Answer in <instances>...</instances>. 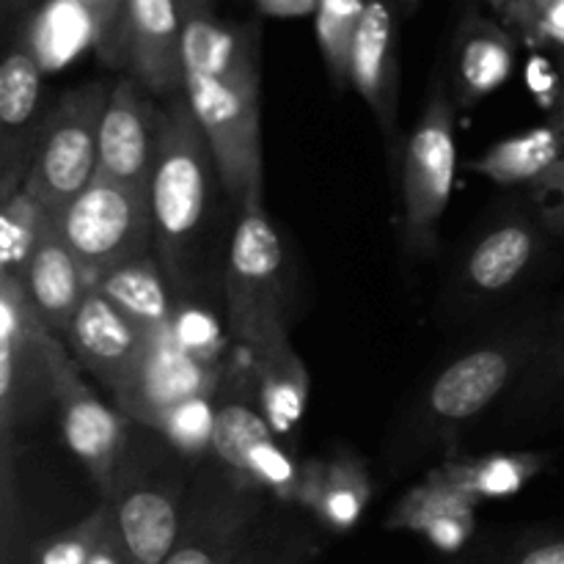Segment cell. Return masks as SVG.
I'll list each match as a JSON object with an SVG mask.
<instances>
[{
	"label": "cell",
	"mask_w": 564,
	"mask_h": 564,
	"mask_svg": "<svg viewBox=\"0 0 564 564\" xmlns=\"http://www.w3.org/2000/svg\"><path fill=\"white\" fill-rule=\"evenodd\" d=\"M185 97L213 147L226 193L262 204L257 28H226L213 11L182 20Z\"/></svg>",
	"instance_id": "1"
},
{
	"label": "cell",
	"mask_w": 564,
	"mask_h": 564,
	"mask_svg": "<svg viewBox=\"0 0 564 564\" xmlns=\"http://www.w3.org/2000/svg\"><path fill=\"white\" fill-rule=\"evenodd\" d=\"M209 163H215V158L207 132L198 124L187 97L176 99L160 113L158 149L149 176L154 237L171 268L204 218Z\"/></svg>",
	"instance_id": "2"
},
{
	"label": "cell",
	"mask_w": 564,
	"mask_h": 564,
	"mask_svg": "<svg viewBox=\"0 0 564 564\" xmlns=\"http://www.w3.org/2000/svg\"><path fill=\"white\" fill-rule=\"evenodd\" d=\"M53 226L97 284L99 275L147 251L154 235L149 187L94 176L86 191L53 215Z\"/></svg>",
	"instance_id": "3"
},
{
	"label": "cell",
	"mask_w": 564,
	"mask_h": 564,
	"mask_svg": "<svg viewBox=\"0 0 564 564\" xmlns=\"http://www.w3.org/2000/svg\"><path fill=\"white\" fill-rule=\"evenodd\" d=\"M66 361L58 334L39 317L20 275L0 273V413L6 435L11 424L55 400Z\"/></svg>",
	"instance_id": "4"
},
{
	"label": "cell",
	"mask_w": 564,
	"mask_h": 564,
	"mask_svg": "<svg viewBox=\"0 0 564 564\" xmlns=\"http://www.w3.org/2000/svg\"><path fill=\"white\" fill-rule=\"evenodd\" d=\"M281 242L264 204H246L229 248L226 303L229 325L248 350L286 334L281 312Z\"/></svg>",
	"instance_id": "5"
},
{
	"label": "cell",
	"mask_w": 564,
	"mask_h": 564,
	"mask_svg": "<svg viewBox=\"0 0 564 564\" xmlns=\"http://www.w3.org/2000/svg\"><path fill=\"white\" fill-rule=\"evenodd\" d=\"M108 94L99 83L75 88L66 94L44 127V138L28 169L25 185L36 193L50 215L86 191L97 176L99 124Z\"/></svg>",
	"instance_id": "6"
},
{
	"label": "cell",
	"mask_w": 564,
	"mask_h": 564,
	"mask_svg": "<svg viewBox=\"0 0 564 564\" xmlns=\"http://www.w3.org/2000/svg\"><path fill=\"white\" fill-rule=\"evenodd\" d=\"M455 119L446 97L435 99L405 147L402 202L411 240H424L444 215L455 185Z\"/></svg>",
	"instance_id": "7"
},
{
	"label": "cell",
	"mask_w": 564,
	"mask_h": 564,
	"mask_svg": "<svg viewBox=\"0 0 564 564\" xmlns=\"http://www.w3.org/2000/svg\"><path fill=\"white\" fill-rule=\"evenodd\" d=\"M215 386L213 364L202 361L176 341L174 328L163 325L149 330L147 350L138 364L135 378L121 394H116L119 411L135 422L154 427L165 411L191 397L209 394Z\"/></svg>",
	"instance_id": "8"
},
{
	"label": "cell",
	"mask_w": 564,
	"mask_h": 564,
	"mask_svg": "<svg viewBox=\"0 0 564 564\" xmlns=\"http://www.w3.org/2000/svg\"><path fill=\"white\" fill-rule=\"evenodd\" d=\"M147 330L138 328L97 286L88 290L66 330L77 364L113 394L130 386L147 350Z\"/></svg>",
	"instance_id": "9"
},
{
	"label": "cell",
	"mask_w": 564,
	"mask_h": 564,
	"mask_svg": "<svg viewBox=\"0 0 564 564\" xmlns=\"http://www.w3.org/2000/svg\"><path fill=\"white\" fill-rule=\"evenodd\" d=\"M160 116L143 99L132 80H121L108 94L99 124L97 176L149 187L154 149H158Z\"/></svg>",
	"instance_id": "10"
},
{
	"label": "cell",
	"mask_w": 564,
	"mask_h": 564,
	"mask_svg": "<svg viewBox=\"0 0 564 564\" xmlns=\"http://www.w3.org/2000/svg\"><path fill=\"white\" fill-rule=\"evenodd\" d=\"M124 55L143 86L158 94L185 88L182 14L176 0H130Z\"/></svg>",
	"instance_id": "11"
},
{
	"label": "cell",
	"mask_w": 564,
	"mask_h": 564,
	"mask_svg": "<svg viewBox=\"0 0 564 564\" xmlns=\"http://www.w3.org/2000/svg\"><path fill=\"white\" fill-rule=\"evenodd\" d=\"M55 402L66 446L86 463L94 477H108L121 446V419L83 383L72 361L61 367Z\"/></svg>",
	"instance_id": "12"
},
{
	"label": "cell",
	"mask_w": 564,
	"mask_h": 564,
	"mask_svg": "<svg viewBox=\"0 0 564 564\" xmlns=\"http://www.w3.org/2000/svg\"><path fill=\"white\" fill-rule=\"evenodd\" d=\"M22 284L47 328L53 334L66 336L83 297L94 286V279L83 268L80 259L72 253V248L61 240L55 226L50 224L47 235L42 237L25 273H22Z\"/></svg>",
	"instance_id": "13"
},
{
	"label": "cell",
	"mask_w": 564,
	"mask_h": 564,
	"mask_svg": "<svg viewBox=\"0 0 564 564\" xmlns=\"http://www.w3.org/2000/svg\"><path fill=\"white\" fill-rule=\"evenodd\" d=\"M279 435L246 402H226L215 419L213 449L226 466L273 488H286L295 479V466L279 446Z\"/></svg>",
	"instance_id": "14"
},
{
	"label": "cell",
	"mask_w": 564,
	"mask_h": 564,
	"mask_svg": "<svg viewBox=\"0 0 564 564\" xmlns=\"http://www.w3.org/2000/svg\"><path fill=\"white\" fill-rule=\"evenodd\" d=\"M394 77V14H391L389 0H367L356 42H352L350 83L386 127L391 121Z\"/></svg>",
	"instance_id": "15"
},
{
	"label": "cell",
	"mask_w": 564,
	"mask_h": 564,
	"mask_svg": "<svg viewBox=\"0 0 564 564\" xmlns=\"http://www.w3.org/2000/svg\"><path fill=\"white\" fill-rule=\"evenodd\" d=\"M512 372V358L505 350H477L463 356L441 372L430 402L438 416L468 419L490 405L505 389Z\"/></svg>",
	"instance_id": "16"
},
{
	"label": "cell",
	"mask_w": 564,
	"mask_h": 564,
	"mask_svg": "<svg viewBox=\"0 0 564 564\" xmlns=\"http://www.w3.org/2000/svg\"><path fill=\"white\" fill-rule=\"evenodd\" d=\"M257 358L262 411L279 438L292 435L308 402V372L290 347V336L281 334L251 350Z\"/></svg>",
	"instance_id": "17"
},
{
	"label": "cell",
	"mask_w": 564,
	"mask_h": 564,
	"mask_svg": "<svg viewBox=\"0 0 564 564\" xmlns=\"http://www.w3.org/2000/svg\"><path fill=\"white\" fill-rule=\"evenodd\" d=\"M94 286L108 301H113L147 334L149 330L163 328L174 317V308H171L158 270L143 257L108 270L105 275H99V281Z\"/></svg>",
	"instance_id": "18"
},
{
	"label": "cell",
	"mask_w": 564,
	"mask_h": 564,
	"mask_svg": "<svg viewBox=\"0 0 564 564\" xmlns=\"http://www.w3.org/2000/svg\"><path fill=\"white\" fill-rule=\"evenodd\" d=\"M562 152V132L556 127H538V130L510 138V141H501L485 158H479L474 169L501 185H516V182L540 180V176L551 174L560 165Z\"/></svg>",
	"instance_id": "19"
},
{
	"label": "cell",
	"mask_w": 564,
	"mask_h": 564,
	"mask_svg": "<svg viewBox=\"0 0 564 564\" xmlns=\"http://www.w3.org/2000/svg\"><path fill=\"white\" fill-rule=\"evenodd\" d=\"M94 42V22L77 0H50L28 33L42 69H61Z\"/></svg>",
	"instance_id": "20"
},
{
	"label": "cell",
	"mask_w": 564,
	"mask_h": 564,
	"mask_svg": "<svg viewBox=\"0 0 564 564\" xmlns=\"http://www.w3.org/2000/svg\"><path fill=\"white\" fill-rule=\"evenodd\" d=\"M53 215L39 202L36 193L22 182L17 191L3 193V213H0V273H25L33 251L47 235Z\"/></svg>",
	"instance_id": "21"
},
{
	"label": "cell",
	"mask_w": 564,
	"mask_h": 564,
	"mask_svg": "<svg viewBox=\"0 0 564 564\" xmlns=\"http://www.w3.org/2000/svg\"><path fill=\"white\" fill-rule=\"evenodd\" d=\"M119 527L127 549L141 564H158L169 556L176 538V512L165 496L138 490L121 505Z\"/></svg>",
	"instance_id": "22"
},
{
	"label": "cell",
	"mask_w": 564,
	"mask_h": 564,
	"mask_svg": "<svg viewBox=\"0 0 564 564\" xmlns=\"http://www.w3.org/2000/svg\"><path fill=\"white\" fill-rule=\"evenodd\" d=\"M534 257V235L523 224H505L479 240L468 259V275L474 286L499 292L510 286L527 270Z\"/></svg>",
	"instance_id": "23"
},
{
	"label": "cell",
	"mask_w": 564,
	"mask_h": 564,
	"mask_svg": "<svg viewBox=\"0 0 564 564\" xmlns=\"http://www.w3.org/2000/svg\"><path fill=\"white\" fill-rule=\"evenodd\" d=\"M540 468L534 455H494L477 463H455L444 477L452 479L463 494L474 496H510L523 488Z\"/></svg>",
	"instance_id": "24"
},
{
	"label": "cell",
	"mask_w": 564,
	"mask_h": 564,
	"mask_svg": "<svg viewBox=\"0 0 564 564\" xmlns=\"http://www.w3.org/2000/svg\"><path fill=\"white\" fill-rule=\"evenodd\" d=\"M42 86V64L28 42L17 44L0 66V121L20 130L31 121Z\"/></svg>",
	"instance_id": "25"
},
{
	"label": "cell",
	"mask_w": 564,
	"mask_h": 564,
	"mask_svg": "<svg viewBox=\"0 0 564 564\" xmlns=\"http://www.w3.org/2000/svg\"><path fill=\"white\" fill-rule=\"evenodd\" d=\"M367 0H317V39L336 86L350 80V53Z\"/></svg>",
	"instance_id": "26"
},
{
	"label": "cell",
	"mask_w": 564,
	"mask_h": 564,
	"mask_svg": "<svg viewBox=\"0 0 564 564\" xmlns=\"http://www.w3.org/2000/svg\"><path fill=\"white\" fill-rule=\"evenodd\" d=\"M215 419L218 411L209 402V394H198L165 411L152 430L163 433L185 455H202L213 449Z\"/></svg>",
	"instance_id": "27"
},
{
	"label": "cell",
	"mask_w": 564,
	"mask_h": 564,
	"mask_svg": "<svg viewBox=\"0 0 564 564\" xmlns=\"http://www.w3.org/2000/svg\"><path fill=\"white\" fill-rule=\"evenodd\" d=\"M510 47L499 33H479L471 36L463 47L460 75L471 94H488L499 88L510 75Z\"/></svg>",
	"instance_id": "28"
},
{
	"label": "cell",
	"mask_w": 564,
	"mask_h": 564,
	"mask_svg": "<svg viewBox=\"0 0 564 564\" xmlns=\"http://www.w3.org/2000/svg\"><path fill=\"white\" fill-rule=\"evenodd\" d=\"M325 512L339 527H350L358 518L364 505V482L361 474L352 463H336L325 479Z\"/></svg>",
	"instance_id": "29"
},
{
	"label": "cell",
	"mask_w": 564,
	"mask_h": 564,
	"mask_svg": "<svg viewBox=\"0 0 564 564\" xmlns=\"http://www.w3.org/2000/svg\"><path fill=\"white\" fill-rule=\"evenodd\" d=\"M171 328H174L176 341H180L187 352H193V356L202 358V361L215 364V358H218L220 352V330H218V323H215L204 308H196V306L174 308Z\"/></svg>",
	"instance_id": "30"
},
{
	"label": "cell",
	"mask_w": 564,
	"mask_h": 564,
	"mask_svg": "<svg viewBox=\"0 0 564 564\" xmlns=\"http://www.w3.org/2000/svg\"><path fill=\"white\" fill-rule=\"evenodd\" d=\"M86 9L94 22V36L97 50L105 58H119L124 53L127 36V14H130V0H77Z\"/></svg>",
	"instance_id": "31"
},
{
	"label": "cell",
	"mask_w": 564,
	"mask_h": 564,
	"mask_svg": "<svg viewBox=\"0 0 564 564\" xmlns=\"http://www.w3.org/2000/svg\"><path fill=\"white\" fill-rule=\"evenodd\" d=\"M259 6L275 17H301L317 9V0H259Z\"/></svg>",
	"instance_id": "32"
},
{
	"label": "cell",
	"mask_w": 564,
	"mask_h": 564,
	"mask_svg": "<svg viewBox=\"0 0 564 564\" xmlns=\"http://www.w3.org/2000/svg\"><path fill=\"white\" fill-rule=\"evenodd\" d=\"M86 560V551L75 540H66V543L50 549V554L44 556V564H83Z\"/></svg>",
	"instance_id": "33"
},
{
	"label": "cell",
	"mask_w": 564,
	"mask_h": 564,
	"mask_svg": "<svg viewBox=\"0 0 564 564\" xmlns=\"http://www.w3.org/2000/svg\"><path fill=\"white\" fill-rule=\"evenodd\" d=\"M521 564H564V543H551L532 551Z\"/></svg>",
	"instance_id": "34"
},
{
	"label": "cell",
	"mask_w": 564,
	"mask_h": 564,
	"mask_svg": "<svg viewBox=\"0 0 564 564\" xmlns=\"http://www.w3.org/2000/svg\"><path fill=\"white\" fill-rule=\"evenodd\" d=\"M165 564H213V560L198 549H182L176 554H171Z\"/></svg>",
	"instance_id": "35"
},
{
	"label": "cell",
	"mask_w": 564,
	"mask_h": 564,
	"mask_svg": "<svg viewBox=\"0 0 564 564\" xmlns=\"http://www.w3.org/2000/svg\"><path fill=\"white\" fill-rule=\"evenodd\" d=\"M176 6H180L182 20H185V17H193V14H204V11H213L209 0H176Z\"/></svg>",
	"instance_id": "36"
},
{
	"label": "cell",
	"mask_w": 564,
	"mask_h": 564,
	"mask_svg": "<svg viewBox=\"0 0 564 564\" xmlns=\"http://www.w3.org/2000/svg\"><path fill=\"white\" fill-rule=\"evenodd\" d=\"M402 3H405V9H413V6H416L419 0H402Z\"/></svg>",
	"instance_id": "37"
},
{
	"label": "cell",
	"mask_w": 564,
	"mask_h": 564,
	"mask_svg": "<svg viewBox=\"0 0 564 564\" xmlns=\"http://www.w3.org/2000/svg\"><path fill=\"white\" fill-rule=\"evenodd\" d=\"M91 564H110V562L108 560H94Z\"/></svg>",
	"instance_id": "38"
},
{
	"label": "cell",
	"mask_w": 564,
	"mask_h": 564,
	"mask_svg": "<svg viewBox=\"0 0 564 564\" xmlns=\"http://www.w3.org/2000/svg\"><path fill=\"white\" fill-rule=\"evenodd\" d=\"M6 3H9V6H17V3H22V0H6Z\"/></svg>",
	"instance_id": "39"
},
{
	"label": "cell",
	"mask_w": 564,
	"mask_h": 564,
	"mask_svg": "<svg viewBox=\"0 0 564 564\" xmlns=\"http://www.w3.org/2000/svg\"><path fill=\"white\" fill-rule=\"evenodd\" d=\"M562 130H564V127H562Z\"/></svg>",
	"instance_id": "40"
}]
</instances>
